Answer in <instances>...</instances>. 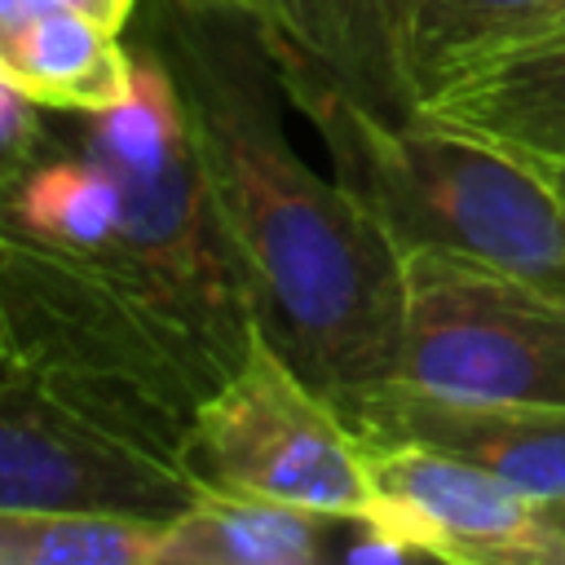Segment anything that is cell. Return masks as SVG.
I'll use <instances>...</instances> for the list:
<instances>
[{"instance_id": "obj_1", "label": "cell", "mask_w": 565, "mask_h": 565, "mask_svg": "<svg viewBox=\"0 0 565 565\" xmlns=\"http://www.w3.org/2000/svg\"><path fill=\"white\" fill-rule=\"evenodd\" d=\"M190 115L207 190L260 335L322 393L397 380L406 269L397 238L291 146L260 40L225 13L159 0L146 35Z\"/></svg>"}, {"instance_id": "obj_2", "label": "cell", "mask_w": 565, "mask_h": 565, "mask_svg": "<svg viewBox=\"0 0 565 565\" xmlns=\"http://www.w3.org/2000/svg\"><path fill=\"white\" fill-rule=\"evenodd\" d=\"M327 141L331 177L411 247L494 265L565 300V199L539 163L428 119L388 124L318 79H278Z\"/></svg>"}, {"instance_id": "obj_3", "label": "cell", "mask_w": 565, "mask_h": 565, "mask_svg": "<svg viewBox=\"0 0 565 565\" xmlns=\"http://www.w3.org/2000/svg\"><path fill=\"white\" fill-rule=\"evenodd\" d=\"M0 313L13 366L79 393L177 459L194 411L234 371L203 331L141 287L9 230H0Z\"/></svg>"}, {"instance_id": "obj_4", "label": "cell", "mask_w": 565, "mask_h": 565, "mask_svg": "<svg viewBox=\"0 0 565 565\" xmlns=\"http://www.w3.org/2000/svg\"><path fill=\"white\" fill-rule=\"evenodd\" d=\"M75 146L115 181V243L93 265L168 305L238 366L256 335V313L225 243L190 115L150 40L132 49V93L110 110L79 115Z\"/></svg>"}, {"instance_id": "obj_5", "label": "cell", "mask_w": 565, "mask_h": 565, "mask_svg": "<svg viewBox=\"0 0 565 565\" xmlns=\"http://www.w3.org/2000/svg\"><path fill=\"white\" fill-rule=\"evenodd\" d=\"M397 380L459 402L565 406V300L455 252L411 247Z\"/></svg>"}, {"instance_id": "obj_6", "label": "cell", "mask_w": 565, "mask_h": 565, "mask_svg": "<svg viewBox=\"0 0 565 565\" xmlns=\"http://www.w3.org/2000/svg\"><path fill=\"white\" fill-rule=\"evenodd\" d=\"M185 468L203 486L252 490L331 516H371V477L358 433L256 327L247 358L194 411Z\"/></svg>"}, {"instance_id": "obj_7", "label": "cell", "mask_w": 565, "mask_h": 565, "mask_svg": "<svg viewBox=\"0 0 565 565\" xmlns=\"http://www.w3.org/2000/svg\"><path fill=\"white\" fill-rule=\"evenodd\" d=\"M203 481L79 393L0 366V508L172 521Z\"/></svg>"}, {"instance_id": "obj_8", "label": "cell", "mask_w": 565, "mask_h": 565, "mask_svg": "<svg viewBox=\"0 0 565 565\" xmlns=\"http://www.w3.org/2000/svg\"><path fill=\"white\" fill-rule=\"evenodd\" d=\"M362 441V437H358ZM371 525L406 556L450 565H565V539L539 499L503 477L415 441H362Z\"/></svg>"}, {"instance_id": "obj_9", "label": "cell", "mask_w": 565, "mask_h": 565, "mask_svg": "<svg viewBox=\"0 0 565 565\" xmlns=\"http://www.w3.org/2000/svg\"><path fill=\"white\" fill-rule=\"evenodd\" d=\"M194 13L238 18L278 79H318L375 119L411 124V0H177Z\"/></svg>"}, {"instance_id": "obj_10", "label": "cell", "mask_w": 565, "mask_h": 565, "mask_svg": "<svg viewBox=\"0 0 565 565\" xmlns=\"http://www.w3.org/2000/svg\"><path fill=\"white\" fill-rule=\"evenodd\" d=\"M362 441H415L468 459L530 499L565 494V406L459 402L406 384H375L331 402Z\"/></svg>"}, {"instance_id": "obj_11", "label": "cell", "mask_w": 565, "mask_h": 565, "mask_svg": "<svg viewBox=\"0 0 565 565\" xmlns=\"http://www.w3.org/2000/svg\"><path fill=\"white\" fill-rule=\"evenodd\" d=\"M534 163H565V40L503 53L419 102V115Z\"/></svg>"}, {"instance_id": "obj_12", "label": "cell", "mask_w": 565, "mask_h": 565, "mask_svg": "<svg viewBox=\"0 0 565 565\" xmlns=\"http://www.w3.org/2000/svg\"><path fill=\"white\" fill-rule=\"evenodd\" d=\"M0 79L40 110L97 115L132 93V49L71 4H40L0 26Z\"/></svg>"}, {"instance_id": "obj_13", "label": "cell", "mask_w": 565, "mask_h": 565, "mask_svg": "<svg viewBox=\"0 0 565 565\" xmlns=\"http://www.w3.org/2000/svg\"><path fill=\"white\" fill-rule=\"evenodd\" d=\"M344 521L305 503L203 486L163 525L154 565H313L331 556Z\"/></svg>"}, {"instance_id": "obj_14", "label": "cell", "mask_w": 565, "mask_h": 565, "mask_svg": "<svg viewBox=\"0 0 565 565\" xmlns=\"http://www.w3.org/2000/svg\"><path fill=\"white\" fill-rule=\"evenodd\" d=\"M565 40V0H411V75L419 102L516 49Z\"/></svg>"}, {"instance_id": "obj_15", "label": "cell", "mask_w": 565, "mask_h": 565, "mask_svg": "<svg viewBox=\"0 0 565 565\" xmlns=\"http://www.w3.org/2000/svg\"><path fill=\"white\" fill-rule=\"evenodd\" d=\"M168 521L0 508V565H154Z\"/></svg>"}, {"instance_id": "obj_16", "label": "cell", "mask_w": 565, "mask_h": 565, "mask_svg": "<svg viewBox=\"0 0 565 565\" xmlns=\"http://www.w3.org/2000/svg\"><path fill=\"white\" fill-rule=\"evenodd\" d=\"M49 137L53 132L44 128L40 106L0 79V203H4L9 185L22 177V168L49 146Z\"/></svg>"}, {"instance_id": "obj_17", "label": "cell", "mask_w": 565, "mask_h": 565, "mask_svg": "<svg viewBox=\"0 0 565 565\" xmlns=\"http://www.w3.org/2000/svg\"><path fill=\"white\" fill-rule=\"evenodd\" d=\"M40 4H62V0H0V26L22 18V13H31V9H40Z\"/></svg>"}, {"instance_id": "obj_18", "label": "cell", "mask_w": 565, "mask_h": 565, "mask_svg": "<svg viewBox=\"0 0 565 565\" xmlns=\"http://www.w3.org/2000/svg\"><path fill=\"white\" fill-rule=\"evenodd\" d=\"M539 508H543V521L565 539V494L561 499H539Z\"/></svg>"}, {"instance_id": "obj_19", "label": "cell", "mask_w": 565, "mask_h": 565, "mask_svg": "<svg viewBox=\"0 0 565 565\" xmlns=\"http://www.w3.org/2000/svg\"><path fill=\"white\" fill-rule=\"evenodd\" d=\"M530 163H534V159H530ZM539 172H543V177H547V185L565 199V163H539Z\"/></svg>"}, {"instance_id": "obj_20", "label": "cell", "mask_w": 565, "mask_h": 565, "mask_svg": "<svg viewBox=\"0 0 565 565\" xmlns=\"http://www.w3.org/2000/svg\"><path fill=\"white\" fill-rule=\"evenodd\" d=\"M9 331H4V313H0V366H9Z\"/></svg>"}]
</instances>
